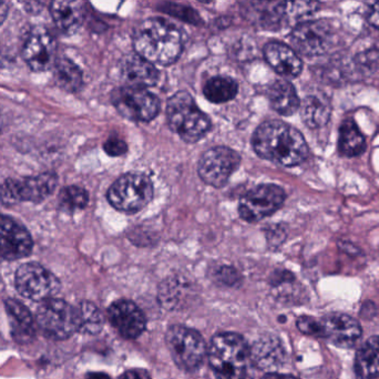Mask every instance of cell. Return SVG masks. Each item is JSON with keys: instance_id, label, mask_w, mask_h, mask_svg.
<instances>
[{"instance_id": "obj_1", "label": "cell", "mask_w": 379, "mask_h": 379, "mask_svg": "<svg viewBox=\"0 0 379 379\" xmlns=\"http://www.w3.org/2000/svg\"><path fill=\"white\" fill-rule=\"evenodd\" d=\"M254 151L262 159L295 167L308 156V146L300 131L283 121H265L252 136Z\"/></svg>"}, {"instance_id": "obj_2", "label": "cell", "mask_w": 379, "mask_h": 379, "mask_svg": "<svg viewBox=\"0 0 379 379\" xmlns=\"http://www.w3.org/2000/svg\"><path fill=\"white\" fill-rule=\"evenodd\" d=\"M136 52L153 64L169 66L182 52V36L177 27L162 19H146L136 27L134 36Z\"/></svg>"}, {"instance_id": "obj_3", "label": "cell", "mask_w": 379, "mask_h": 379, "mask_svg": "<svg viewBox=\"0 0 379 379\" xmlns=\"http://www.w3.org/2000/svg\"><path fill=\"white\" fill-rule=\"evenodd\" d=\"M208 358L218 379L253 378L250 346L238 334H216L209 346Z\"/></svg>"}, {"instance_id": "obj_4", "label": "cell", "mask_w": 379, "mask_h": 379, "mask_svg": "<svg viewBox=\"0 0 379 379\" xmlns=\"http://www.w3.org/2000/svg\"><path fill=\"white\" fill-rule=\"evenodd\" d=\"M167 119L170 129L183 141L195 144L211 129L208 115L197 108L192 95L179 91L168 101Z\"/></svg>"}, {"instance_id": "obj_5", "label": "cell", "mask_w": 379, "mask_h": 379, "mask_svg": "<svg viewBox=\"0 0 379 379\" xmlns=\"http://www.w3.org/2000/svg\"><path fill=\"white\" fill-rule=\"evenodd\" d=\"M298 330L306 335L326 339L337 346L349 347L356 343L361 336V327L351 316L334 313L322 320L302 316L298 318Z\"/></svg>"}, {"instance_id": "obj_6", "label": "cell", "mask_w": 379, "mask_h": 379, "mask_svg": "<svg viewBox=\"0 0 379 379\" xmlns=\"http://www.w3.org/2000/svg\"><path fill=\"white\" fill-rule=\"evenodd\" d=\"M153 192V185L149 177L130 172L119 177L111 185L107 197L115 210L134 214L151 202Z\"/></svg>"}, {"instance_id": "obj_7", "label": "cell", "mask_w": 379, "mask_h": 379, "mask_svg": "<svg viewBox=\"0 0 379 379\" xmlns=\"http://www.w3.org/2000/svg\"><path fill=\"white\" fill-rule=\"evenodd\" d=\"M165 341L175 364L187 372L200 368L208 356L206 343L200 333L192 328L171 326L168 330Z\"/></svg>"}, {"instance_id": "obj_8", "label": "cell", "mask_w": 379, "mask_h": 379, "mask_svg": "<svg viewBox=\"0 0 379 379\" xmlns=\"http://www.w3.org/2000/svg\"><path fill=\"white\" fill-rule=\"evenodd\" d=\"M37 325L49 339L62 341L79 332V313L62 300L45 301L36 314Z\"/></svg>"}, {"instance_id": "obj_9", "label": "cell", "mask_w": 379, "mask_h": 379, "mask_svg": "<svg viewBox=\"0 0 379 379\" xmlns=\"http://www.w3.org/2000/svg\"><path fill=\"white\" fill-rule=\"evenodd\" d=\"M58 177L54 172H46L25 179H8L0 183V201L5 204L41 202L54 193Z\"/></svg>"}, {"instance_id": "obj_10", "label": "cell", "mask_w": 379, "mask_h": 379, "mask_svg": "<svg viewBox=\"0 0 379 379\" xmlns=\"http://www.w3.org/2000/svg\"><path fill=\"white\" fill-rule=\"evenodd\" d=\"M113 105L122 117L129 120L149 122L160 112V100L144 88L123 87L113 91Z\"/></svg>"}, {"instance_id": "obj_11", "label": "cell", "mask_w": 379, "mask_h": 379, "mask_svg": "<svg viewBox=\"0 0 379 379\" xmlns=\"http://www.w3.org/2000/svg\"><path fill=\"white\" fill-rule=\"evenodd\" d=\"M16 288L23 298L45 302L60 291L59 279L37 263H26L16 272Z\"/></svg>"}, {"instance_id": "obj_12", "label": "cell", "mask_w": 379, "mask_h": 379, "mask_svg": "<svg viewBox=\"0 0 379 379\" xmlns=\"http://www.w3.org/2000/svg\"><path fill=\"white\" fill-rule=\"evenodd\" d=\"M336 34L326 21H304L293 29L290 42L295 52L304 56H320L335 45Z\"/></svg>"}, {"instance_id": "obj_13", "label": "cell", "mask_w": 379, "mask_h": 379, "mask_svg": "<svg viewBox=\"0 0 379 379\" xmlns=\"http://www.w3.org/2000/svg\"><path fill=\"white\" fill-rule=\"evenodd\" d=\"M285 199V191L279 185H259L242 197L238 213L246 222L257 223L276 212L284 204Z\"/></svg>"}, {"instance_id": "obj_14", "label": "cell", "mask_w": 379, "mask_h": 379, "mask_svg": "<svg viewBox=\"0 0 379 379\" xmlns=\"http://www.w3.org/2000/svg\"><path fill=\"white\" fill-rule=\"evenodd\" d=\"M241 156L228 146H216L204 152L197 172L203 182L213 187H223L231 175L240 167Z\"/></svg>"}, {"instance_id": "obj_15", "label": "cell", "mask_w": 379, "mask_h": 379, "mask_svg": "<svg viewBox=\"0 0 379 379\" xmlns=\"http://www.w3.org/2000/svg\"><path fill=\"white\" fill-rule=\"evenodd\" d=\"M23 58L33 71H47L54 68L57 42L48 29L41 26L31 29L23 44Z\"/></svg>"}, {"instance_id": "obj_16", "label": "cell", "mask_w": 379, "mask_h": 379, "mask_svg": "<svg viewBox=\"0 0 379 379\" xmlns=\"http://www.w3.org/2000/svg\"><path fill=\"white\" fill-rule=\"evenodd\" d=\"M33 238L26 228L13 218L0 216V260L15 261L28 257L33 251Z\"/></svg>"}, {"instance_id": "obj_17", "label": "cell", "mask_w": 379, "mask_h": 379, "mask_svg": "<svg viewBox=\"0 0 379 379\" xmlns=\"http://www.w3.org/2000/svg\"><path fill=\"white\" fill-rule=\"evenodd\" d=\"M108 316L111 325L124 339H136L146 330L144 313L131 301L120 300L112 303L108 310Z\"/></svg>"}, {"instance_id": "obj_18", "label": "cell", "mask_w": 379, "mask_h": 379, "mask_svg": "<svg viewBox=\"0 0 379 379\" xmlns=\"http://www.w3.org/2000/svg\"><path fill=\"white\" fill-rule=\"evenodd\" d=\"M120 76L128 87L144 89L153 87L160 77L154 64L136 52L123 57L120 62Z\"/></svg>"}, {"instance_id": "obj_19", "label": "cell", "mask_w": 379, "mask_h": 379, "mask_svg": "<svg viewBox=\"0 0 379 379\" xmlns=\"http://www.w3.org/2000/svg\"><path fill=\"white\" fill-rule=\"evenodd\" d=\"M253 366L274 373L284 365L285 351L283 345L275 336H261L255 343L250 347Z\"/></svg>"}, {"instance_id": "obj_20", "label": "cell", "mask_w": 379, "mask_h": 379, "mask_svg": "<svg viewBox=\"0 0 379 379\" xmlns=\"http://www.w3.org/2000/svg\"><path fill=\"white\" fill-rule=\"evenodd\" d=\"M50 13L56 26L64 34L72 35L81 28L87 8L83 0H52Z\"/></svg>"}, {"instance_id": "obj_21", "label": "cell", "mask_w": 379, "mask_h": 379, "mask_svg": "<svg viewBox=\"0 0 379 379\" xmlns=\"http://www.w3.org/2000/svg\"><path fill=\"white\" fill-rule=\"evenodd\" d=\"M263 54L267 64L283 77H298L302 72V60L290 46L281 42H269L264 47Z\"/></svg>"}, {"instance_id": "obj_22", "label": "cell", "mask_w": 379, "mask_h": 379, "mask_svg": "<svg viewBox=\"0 0 379 379\" xmlns=\"http://www.w3.org/2000/svg\"><path fill=\"white\" fill-rule=\"evenodd\" d=\"M318 9V0H283L272 13L271 21L279 27H296Z\"/></svg>"}, {"instance_id": "obj_23", "label": "cell", "mask_w": 379, "mask_h": 379, "mask_svg": "<svg viewBox=\"0 0 379 379\" xmlns=\"http://www.w3.org/2000/svg\"><path fill=\"white\" fill-rule=\"evenodd\" d=\"M5 305L13 339L19 344L30 343L35 339L36 330L34 317L28 308L16 300H7Z\"/></svg>"}, {"instance_id": "obj_24", "label": "cell", "mask_w": 379, "mask_h": 379, "mask_svg": "<svg viewBox=\"0 0 379 379\" xmlns=\"http://www.w3.org/2000/svg\"><path fill=\"white\" fill-rule=\"evenodd\" d=\"M269 103L282 115H292L300 109L301 101L294 86L287 80H277L269 87Z\"/></svg>"}, {"instance_id": "obj_25", "label": "cell", "mask_w": 379, "mask_h": 379, "mask_svg": "<svg viewBox=\"0 0 379 379\" xmlns=\"http://www.w3.org/2000/svg\"><path fill=\"white\" fill-rule=\"evenodd\" d=\"M191 283L182 277H170L160 286L159 302L169 310L181 308L191 295Z\"/></svg>"}, {"instance_id": "obj_26", "label": "cell", "mask_w": 379, "mask_h": 379, "mask_svg": "<svg viewBox=\"0 0 379 379\" xmlns=\"http://www.w3.org/2000/svg\"><path fill=\"white\" fill-rule=\"evenodd\" d=\"M355 371L359 377L373 379L379 376V336H373L357 351Z\"/></svg>"}, {"instance_id": "obj_27", "label": "cell", "mask_w": 379, "mask_h": 379, "mask_svg": "<svg viewBox=\"0 0 379 379\" xmlns=\"http://www.w3.org/2000/svg\"><path fill=\"white\" fill-rule=\"evenodd\" d=\"M303 121L308 128H322L331 117V107L327 101L317 95H308L300 105Z\"/></svg>"}, {"instance_id": "obj_28", "label": "cell", "mask_w": 379, "mask_h": 379, "mask_svg": "<svg viewBox=\"0 0 379 379\" xmlns=\"http://www.w3.org/2000/svg\"><path fill=\"white\" fill-rule=\"evenodd\" d=\"M54 77L57 85L67 93H77L83 83L81 70L75 62L67 58H57Z\"/></svg>"}, {"instance_id": "obj_29", "label": "cell", "mask_w": 379, "mask_h": 379, "mask_svg": "<svg viewBox=\"0 0 379 379\" xmlns=\"http://www.w3.org/2000/svg\"><path fill=\"white\" fill-rule=\"evenodd\" d=\"M339 151L343 156H356L366 149V141L356 123L347 120L339 129Z\"/></svg>"}, {"instance_id": "obj_30", "label": "cell", "mask_w": 379, "mask_h": 379, "mask_svg": "<svg viewBox=\"0 0 379 379\" xmlns=\"http://www.w3.org/2000/svg\"><path fill=\"white\" fill-rule=\"evenodd\" d=\"M238 86L235 80L228 77L211 78L205 83V98L213 103H224L232 100L238 95Z\"/></svg>"}, {"instance_id": "obj_31", "label": "cell", "mask_w": 379, "mask_h": 379, "mask_svg": "<svg viewBox=\"0 0 379 379\" xmlns=\"http://www.w3.org/2000/svg\"><path fill=\"white\" fill-rule=\"evenodd\" d=\"M77 308L79 313V332L89 334V335H95L103 331L105 320L100 310L95 304L82 302Z\"/></svg>"}, {"instance_id": "obj_32", "label": "cell", "mask_w": 379, "mask_h": 379, "mask_svg": "<svg viewBox=\"0 0 379 379\" xmlns=\"http://www.w3.org/2000/svg\"><path fill=\"white\" fill-rule=\"evenodd\" d=\"M88 202H89V195L87 191L75 185L64 187L59 194L60 208L67 212L82 210L87 206Z\"/></svg>"}, {"instance_id": "obj_33", "label": "cell", "mask_w": 379, "mask_h": 379, "mask_svg": "<svg viewBox=\"0 0 379 379\" xmlns=\"http://www.w3.org/2000/svg\"><path fill=\"white\" fill-rule=\"evenodd\" d=\"M160 11H164L168 15L175 16V18L181 19L185 23H192L195 26L201 23L200 15L193 8L187 6L165 3L160 6Z\"/></svg>"}, {"instance_id": "obj_34", "label": "cell", "mask_w": 379, "mask_h": 379, "mask_svg": "<svg viewBox=\"0 0 379 379\" xmlns=\"http://www.w3.org/2000/svg\"><path fill=\"white\" fill-rule=\"evenodd\" d=\"M214 279L226 286H236L241 283V275L234 267H221L214 272Z\"/></svg>"}, {"instance_id": "obj_35", "label": "cell", "mask_w": 379, "mask_h": 379, "mask_svg": "<svg viewBox=\"0 0 379 379\" xmlns=\"http://www.w3.org/2000/svg\"><path fill=\"white\" fill-rule=\"evenodd\" d=\"M103 149L110 156H119L126 154L128 146L126 142L118 138H109L103 144Z\"/></svg>"}, {"instance_id": "obj_36", "label": "cell", "mask_w": 379, "mask_h": 379, "mask_svg": "<svg viewBox=\"0 0 379 379\" xmlns=\"http://www.w3.org/2000/svg\"><path fill=\"white\" fill-rule=\"evenodd\" d=\"M357 64L359 67L363 69L371 70L376 69L379 66V54L375 50H369V52H363L357 59Z\"/></svg>"}, {"instance_id": "obj_37", "label": "cell", "mask_w": 379, "mask_h": 379, "mask_svg": "<svg viewBox=\"0 0 379 379\" xmlns=\"http://www.w3.org/2000/svg\"><path fill=\"white\" fill-rule=\"evenodd\" d=\"M267 238L269 244L277 246L284 241L285 232L279 226H272V228H269V231L267 232Z\"/></svg>"}, {"instance_id": "obj_38", "label": "cell", "mask_w": 379, "mask_h": 379, "mask_svg": "<svg viewBox=\"0 0 379 379\" xmlns=\"http://www.w3.org/2000/svg\"><path fill=\"white\" fill-rule=\"evenodd\" d=\"M119 379H151V376L144 369H130L123 373Z\"/></svg>"}, {"instance_id": "obj_39", "label": "cell", "mask_w": 379, "mask_h": 379, "mask_svg": "<svg viewBox=\"0 0 379 379\" xmlns=\"http://www.w3.org/2000/svg\"><path fill=\"white\" fill-rule=\"evenodd\" d=\"M368 21L372 23V26L379 29V0H375L371 8V13L368 15Z\"/></svg>"}, {"instance_id": "obj_40", "label": "cell", "mask_w": 379, "mask_h": 379, "mask_svg": "<svg viewBox=\"0 0 379 379\" xmlns=\"http://www.w3.org/2000/svg\"><path fill=\"white\" fill-rule=\"evenodd\" d=\"M8 11H9L8 0H0V25L7 18Z\"/></svg>"}, {"instance_id": "obj_41", "label": "cell", "mask_w": 379, "mask_h": 379, "mask_svg": "<svg viewBox=\"0 0 379 379\" xmlns=\"http://www.w3.org/2000/svg\"><path fill=\"white\" fill-rule=\"evenodd\" d=\"M262 379H298L291 375L277 374V373H267Z\"/></svg>"}, {"instance_id": "obj_42", "label": "cell", "mask_w": 379, "mask_h": 379, "mask_svg": "<svg viewBox=\"0 0 379 379\" xmlns=\"http://www.w3.org/2000/svg\"><path fill=\"white\" fill-rule=\"evenodd\" d=\"M86 379H111L108 375L105 373H89Z\"/></svg>"}, {"instance_id": "obj_43", "label": "cell", "mask_w": 379, "mask_h": 379, "mask_svg": "<svg viewBox=\"0 0 379 379\" xmlns=\"http://www.w3.org/2000/svg\"><path fill=\"white\" fill-rule=\"evenodd\" d=\"M4 123H5V119H4L3 112L0 110V132L3 131Z\"/></svg>"}, {"instance_id": "obj_44", "label": "cell", "mask_w": 379, "mask_h": 379, "mask_svg": "<svg viewBox=\"0 0 379 379\" xmlns=\"http://www.w3.org/2000/svg\"><path fill=\"white\" fill-rule=\"evenodd\" d=\"M199 1L202 4H209L212 3L213 0H199Z\"/></svg>"}]
</instances>
